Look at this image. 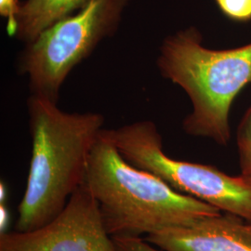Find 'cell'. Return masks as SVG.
<instances>
[{"mask_svg": "<svg viewBox=\"0 0 251 251\" xmlns=\"http://www.w3.org/2000/svg\"><path fill=\"white\" fill-rule=\"evenodd\" d=\"M27 107L32 156L16 232L36 230L63 211L85 181L90 152L104 124L100 114L66 113L57 102L32 94Z\"/></svg>", "mask_w": 251, "mask_h": 251, "instance_id": "cell-1", "label": "cell"}, {"mask_svg": "<svg viewBox=\"0 0 251 251\" xmlns=\"http://www.w3.org/2000/svg\"><path fill=\"white\" fill-rule=\"evenodd\" d=\"M84 182L111 237H142L222 212L128 164L105 128L91 150Z\"/></svg>", "mask_w": 251, "mask_h": 251, "instance_id": "cell-2", "label": "cell"}, {"mask_svg": "<svg viewBox=\"0 0 251 251\" xmlns=\"http://www.w3.org/2000/svg\"><path fill=\"white\" fill-rule=\"evenodd\" d=\"M202 41L194 26L167 36L156 65L162 76L179 86L192 102L183 130L226 146L231 140L229 115L233 100L251 82V43L211 50Z\"/></svg>", "mask_w": 251, "mask_h": 251, "instance_id": "cell-3", "label": "cell"}, {"mask_svg": "<svg viewBox=\"0 0 251 251\" xmlns=\"http://www.w3.org/2000/svg\"><path fill=\"white\" fill-rule=\"evenodd\" d=\"M130 0H90L77 12L63 19L25 44L19 54L18 72L26 75L32 95L58 101L68 75L116 35Z\"/></svg>", "mask_w": 251, "mask_h": 251, "instance_id": "cell-4", "label": "cell"}, {"mask_svg": "<svg viewBox=\"0 0 251 251\" xmlns=\"http://www.w3.org/2000/svg\"><path fill=\"white\" fill-rule=\"evenodd\" d=\"M118 152L135 168L150 172L171 188L222 212L251 220V186L242 176H230L215 167L173 159L163 151L155 124L137 121L109 129Z\"/></svg>", "mask_w": 251, "mask_h": 251, "instance_id": "cell-5", "label": "cell"}, {"mask_svg": "<svg viewBox=\"0 0 251 251\" xmlns=\"http://www.w3.org/2000/svg\"><path fill=\"white\" fill-rule=\"evenodd\" d=\"M0 251H117L84 182L50 223L30 232L1 233Z\"/></svg>", "mask_w": 251, "mask_h": 251, "instance_id": "cell-6", "label": "cell"}, {"mask_svg": "<svg viewBox=\"0 0 251 251\" xmlns=\"http://www.w3.org/2000/svg\"><path fill=\"white\" fill-rule=\"evenodd\" d=\"M144 240L163 251H251V220L220 212L148 234Z\"/></svg>", "mask_w": 251, "mask_h": 251, "instance_id": "cell-7", "label": "cell"}, {"mask_svg": "<svg viewBox=\"0 0 251 251\" xmlns=\"http://www.w3.org/2000/svg\"><path fill=\"white\" fill-rule=\"evenodd\" d=\"M90 0H25L16 15L15 37L24 43L37 36L57 22L84 8Z\"/></svg>", "mask_w": 251, "mask_h": 251, "instance_id": "cell-8", "label": "cell"}, {"mask_svg": "<svg viewBox=\"0 0 251 251\" xmlns=\"http://www.w3.org/2000/svg\"><path fill=\"white\" fill-rule=\"evenodd\" d=\"M237 148L241 173L251 170V106L237 130Z\"/></svg>", "mask_w": 251, "mask_h": 251, "instance_id": "cell-9", "label": "cell"}, {"mask_svg": "<svg viewBox=\"0 0 251 251\" xmlns=\"http://www.w3.org/2000/svg\"><path fill=\"white\" fill-rule=\"evenodd\" d=\"M222 12L238 22L251 20V0H215Z\"/></svg>", "mask_w": 251, "mask_h": 251, "instance_id": "cell-10", "label": "cell"}, {"mask_svg": "<svg viewBox=\"0 0 251 251\" xmlns=\"http://www.w3.org/2000/svg\"><path fill=\"white\" fill-rule=\"evenodd\" d=\"M117 251H163L142 237H112Z\"/></svg>", "mask_w": 251, "mask_h": 251, "instance_id": "cell-11", "label": "cell"}, {"mask_svg": "<svg viewBox=\"0 0 251 251\" xmlns=\"http://www.w3.org/2000/svg\"><path fill=\"white\" fill-rule=\"evenodd\" d=\"M20 3L18 0H0V14L8 19L7 31L9 36H15L16 33V15Z\"/></svg>", "mask_w": 251, "mask_h": 251, "instance_id": "cell-12", "label": "cell"}, {"mask_svg": "<svg viewBox=\"0 0 251 251\" xmlns=\"http://www.w3.org/2000/svg\"><path fill=\"white\" fill-rule=\"evenodd\" d=\"M9 223V213L5 205L1 204L0 206V229L1 233H6V229Z\"/></svg>", "mask_w": 251, "mask_h": 251, "instance_id": "cell-13", "label": "cell"}, {"mask_svg": "<svg viewBox=\"0 0 251 251\" xmlns=\"http://www.w3.org/2000/svg\"><path fill=\"white\" fill-rule=\"evenodd\" d=\"M0 194H1V197H0L1 202H3V201H5L6 197H7V189H6L5 183H3V182H1V185H0Z\"/></svg>", "mask_w": 251, "mask_h": 251, "instance_id": "cell-14", "label": "cell"}, {"mask_svg": "<svg viewBox=\"0 0 251 251\" xmlns=\"http://www.w3.org/2000/svg\"><path fill=\"white\" fill-rule=\"evenodd\" d=\"M241 176L245 179V180L251 186V170L241 173Z\"/></svg>", "mask_w": 251, "mask_h": 251, "instance_id": "cell-15", "label": "cell"}]
</instances>
